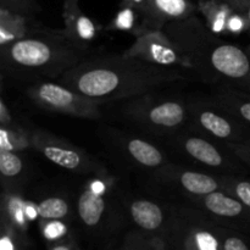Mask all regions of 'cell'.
<instances>
[{"label": "cell", "mask_w": 250, "mask_h": 250, "mask_svg": "<svg viewBox=\"0 0 250 250\" xmlns=\"http://www.w3.org/2000/svg\"><path fill=\"white\" fill-rule=\"evenodd\" d=\"M182 67L154 65L125 54L92 56L63 73L59 82L99 102L131 99L164 85L197 78Z\"/></svg>", "instance_id": "1"}, {"label": "cell", "mask_w": 250, "mask_h": 250, "mask_svg": "<svg viewBox=\"0 0 250 250\" xmlns=\"http://www.w3.org/2000/svg\"><path fill=\"white\" fill-rule=\"evenodd\" d=\"M164 31L183 48L203 81L246 90L250 85V56L238 45L217 38L195 17L173 21Z\"/></svg>", "instance_id": "2"}, {"label": "cell", "mask_w": 250, "mask_h": 250, "mask_svg": "<svg viewBox=\"0 0 250 250\" xmlns=\"http://www.w3.org/2000/svg\"><path fill=\"white\" fill-rule=\"evenodd\" d=\"M0 46L2 73L33 83L60 78L78 63L92 58L89 48L68 38L63 29H46Z\"/></svg>", "instance_id": "3"}, {"label": "cell", "mask_w": 250, "mask_h": 250, "mask_svg": "<svg viewBox=\"0 0 250 250\" xmlns=\"http://www.w3.org/2000/svg\"><path fill=\"white\" fill-rule=\"evenodd\" d=\"M126 119L156 136L171 137L186 129L189 121L188 102L154 95L153 92L131 98L125 105Z\"/></svg>", "instance_id": "4"}, {"label": "cell", "mask_w": 250, "mask_h": 250, "mask_svg": "<svg viewBox=\"0 0 250 250\" xmlns=\"http://www.w3.org/2000/svg\"><path fill=\"white\" fill-rule=\"evenodd\" d=\"M188 128L224 146H233L250 136V127L239 121L214 98L188 102Z\"/></svg>", "instance_id": "5"}, {"label": "cell", "mask_w": 250, "mask_h": 250, "mask_svg": "<svg viewBox=\"0 0 250 250\" xmlns=\"http://www.w3.org/2000/svg\"><path fill=\"white\" fill-rule=\"evenodd\" d=\"M168 138L180 153L193 163L212 170L215 175L239 176L246 175L249 171L231 149L192 129H183Z\"/></svg>", "instance_id": "6"}, {"label": "cell", "mask_w": 250, "mask_h": 250, "mask_svg": "<svg viewBox=\"0 0 250 250\" xmlns=\"http://www.w3.org/2000/svg\"><path fill=\"white\" fill-rule=\"evenodd\" d=\"M26 94L45 111L85 120H99L104 103L81 94L62 83L39 81L29 84Z\"/></svg>", "instance_id": "7"}, {"label": "cell", "mask_w": 250, "mask_h": 250, "mask_svg": "<svg viewBox=\"0 0 250 250\" xmlns=\"http://www.w3.org/2000/svg\"><path fill=\"white\" fill-rule=\"evenodd\" d=\"M32 149L59 167L77 175H109L107 168L80 146L44 129L32 131Z\"/></svg>", "instance_id": "8"}, {"label": "cell", "mask_w": 250, "mask_h": 250, "mask_svg": "<svg viewBox=\"0 0 250 250\" xmlns=\"http://www.w3.org/2000/svg\"><path fill=\"white\" fill-rule=\"evenodd\" d=\"M124 54L154 65L193 71L192 62L182 46L164 29H149L139 34Z\"/></svg>", "instance_id": "9"}, {"label": "cell", "mask_w": 250, "mask_h": 250, "mask_svg": "<svg viewBox=\"0 0 250 250\" xmlns=\"http://www.w3.org/2000/svg\"><path fill=\"white\" fill-rule=\"evenodd\" d=\"M159 186H164L186 197H203L221 189L219 176L192 170L171 163L163 170L153 173Z\"/></svg>", "instance_id": "10"}, {"label": "cell", "mask_w": 250, "mask_h": 250, "mask_svg": "<svg viewBox=\"0 0 250 250\" xmlns=\"http://www.w3.org/2000/svg\"><path fill=\"white\" fill-rule=\"evenodd\" d=\"M115 193V183L109 175L95 176L89 185L81 190L77 197V212L83 224L88 227H95L100 224L107 212L110 200Z\"/></svg>", "instance_id": "11"}, {"label": "cell", "mask_w": 250, "mask_h": 250, "mask_svg": "<svg viewBox=\"0 0 250 250\" xmlns=\"http://www.w3.org/2000/svg\"><path fill=\"white\" fill-rule=\"evenodd\" d=\"M115 146L131 165L141 170L150 171L151 173L158 172L171 164L160 148L139 137L129 136L126 133H116Z\"/></svg>", "instance_id": "12"}, {"label": "cell", "mask_w": 250, "mask_h": 250, "mask_svg": "<svg viewBox=\"0 0 250 250\" xmlns=\"http://www.w3.org/2000/svg\"><path fill=\"white\" fill-rule=\"evenodd\" d=\"M186 199L214 219L250 224V208L222 189L203 197H186Z\"/></svg>", "instance_id": "13"}, {"label": "cell", "mask_w": 250, "mask_h": 250, "mask_svg": "<svg viewBox=\"0 0 250 250\" xmlns=\"http://www.w3.org/2000/svg\"><path fill=\"white\" fill-rule=\"evenodd\" d=\"M199 10L204 15L208 28L216 36L222 33L239 34L250 28L246 17L222 0L200 1Z\"/></svg>", "instance_id": "14"}, {"label": "cell", "mask_w": 250, "mask_h": 250, "mask_svg": "<svg viewBox=\"0 0 250 250\" xmlns=\"http://www.w3.org/2000/svg\"><path fill=\"white\" fill-rule=\"evenodd\" d=\"M63 32L68 38L80 45L88 48L97 38V24L82 12L78 0H63Z\"/></svg>", "instance_id": "15"}, {"label": "cell", "mask_w": 250, "mask_h": 250, "mask_svg": "<svg viewBox=\"0 0 250 250\" xmlns=\"http://www.w3.org/2000/svg\"><path fill=\"white\" fill-rule=\"evenodd\" d=\"M46 29L48 28L34 22L28 15L16 14L2 7L0 10V45L42 33Z\"/></svg>", "instance_id": "16"}, {"label": "cell", "mask_w": 250, "mask_h": 250, "mask_svg": "<svg viewBox=\"0 0 250 250\" xmlns=\"http://www.w3.org/2000/svg\"><path fill=\"white\" fill-rule=\"evenodd\" d=\"M128 211L137 226L146 231H156L165 222V208L156 200L146 197H132Z\"/></svg>", "instance_id": "17"}, {"label": "cell", "mask_w": 250, "mask_h": 250, "mask_svg": "<svg viewBox=\"0 0 250 250\" xmlns=\"http://www.w3.org/2000/svg\"><path fill=\"white\" fill-rule=\"evenodd\" d=\"M149 5L154 29H163L170 22L192 17L195 11L189 0H149Z\"/></svg>", "instance_id": "18"}, {"label": "cell", "mask_w": 250, "mask_h": 250, "mask_svg": "<svg viewBox=\"0 0 250 250\" xmlns=\"http://www.w3.org/2000/svg\"><path fill=\"white\" fill-rule=\"evenodd\" d=\"M214 100L236 119L250 127V92L248 90L221 85L215 92Z\"/></svg>", "instance_id": "19"}, {"label": "cell", "mask_w": 250, "mask_h": 250, "mask_svg": "<svg viewBox=\"0 0 250 250\" xmlns=\"http://www.w3.org/2000/svg\"><path fill=\"white\" fill-rule=\"evenodd\" d=\"M32 131L22 127L21 125L12 124L1 125L0 131V149L21 151L32 149Z\"/></svg>", "instance_id": "20"}, {"label": "cell", "mask_w": 250, "mask_h": 250, "mask_svg": "<svg viewBox=\"0 0 250 250\" xmlns=\"http://www.w3.org/2000/svg\"><path fill=\"white\" fill-rule=\"evenodd\" d=\"M33 207L37 216L49 221H60L70 214V204L61 195H49Z\"/></svg>", "instance_id": "21"}, {"label": "cell", "mask_w": 250, "mask_h": 250, "mask_svg": "<svg viewBox=\"0 0 250 250\" xmlns=\"http://www.w3.org/2000/svg\"><path fill=\"white\" fill-rule=\"evenodd\" d=\"M221 189L250 208V178L246 175H217Z\"/></svg>", "instance_id": "22"}, {"label": "cell", "mask_w": 250, "mask_h": 250, "mask_svg": "<svg viewBox=\"0 0 250 250\" xmlns=\"http://www.w3.org/2000/svg\"><path fill=\"white\" fill-rule=\"evenodd\" d=\"M24 161L20 153L0 149V173L4 182L16 181L23 175Z\"/></svg>", "instance_id": "23"}, {"label": "cell", "mask_w": 250, "mask_h": 250, "mask_svg": "<svg viewBox=\"0 0 250 250\" xmlns=\"http://www.w3.org/2000/svg\"><path fill=\"white\" fill-rule=\"evenodd\" d=\"M1 7L16 14L28 15V16L38 11V6L34 0H1Z\"/></svg>", "instance_id": "24"}, {"label": "cell", "mask_w": 250, "mask_h": 250, "mask_svg": "<svg viewBox=\"0 0 250 250\" xmlns=\"http://www.w3.org/2000/svg\"><path fill=\"white\" fill-rule=\"evenodd\" d=\"M198 250H219V241L214 233L200 229L197 234Z\"/></svg>", "instance_id": "25"}, {"label": "cell", "mask_w": 250, "mask_h": 250, "mask_svg": "<svg viewBox=\"0 0 250 250\" xmlns=\"http://www.w3.org/2000/svg\"><path fill=\"white\" fill-rule=\"evenodd\" d=\"M234 153V155L249 168L250 171V136L244 142L239 144H233V146H227Z\"/></svg>", "instance_id": "26"}, {"label": "cell", "mask_w": 250, "mask_h": 250, "mask_svg": "<svg viewBox=\"0 0 250 250\" xmlns=\"http://www.w3.org/2000/svg\"><path fill=\"white\" fill-rule=\"evenodd\" d=\"M124 1L127 6L132 7L134 11H138L141 14H143L146 16V19L151 23V12L149 0H124ZM151 27H153V24H151Z\"/></svg>", "instance_id": "27"}, {"label": "cell", "mask_w": 250, "mask_h": 250, "mask_svg": "<svg viewBox=\"0 0 250 250\" xmlns=\"http://www.w3.org/2000/svg\"><path fill=\"white\" fill-rule=\"evenodd\" d=\"M222 1L229 4L232 9L246 17L250 24V0H222Z\"/></svg>", "instance_id": "28"}, {"label": "cell", "mask_w": 250, "mask_h": 250, "mask_svg": "<svg viewBox=\"0 0 250 250\" xmlns=\"http://www.w3.org/2000/svg\"><path fill=\"white\" fill-rule=\"evenodd\" d=\"M225 250H249L246 242L236 236H229L225 239Z\"/></svg>", "instance_id": "29"}, {"label": "cell", "mask_w": 250, "mask_h": 250, "mask_svg": "<svg viewBox=\"0 0 250 250\" xmlns=\"http://www.w3.org/2000/svg\"><path fill=\"white\" fill-rule=\"evenodd\" d=\"M63 232H65L63 225L60 224L59 221H53L51 224H49L48 226H46L44 234H45V237L48 239H55L58 238V237H60Z\"/></svg>", "instance_id": "30"}, {"label": "cell", "mask_w": 250, "mask_h": 250, "mask_svg": "<svg viewBox=\"0 0 250 250\" xmlns=\"http://www.w3.org/2000/svg\"><path fill=\"white\" fill-rule=\"evenodd\" d=\"M0 250H14L11 241L7 237H4L0 242Z\"/></svg>", "instance_id": "31"}, {"label": "cell", "mask_w": 250, "mask_h": 250, "mask_svg": "<svg viewBox=\"0 0 250 250\" xmlns=\"http://www.w3.org/2000/svg\"><path fill=\"white\" fill-rule=\"evenodd\" d=\"M53 250H70L67 248V247H56V248H54Z\"/></svg>", "instance_id": "32"}, {"label": "cell", "mask_w": 250, "mask_h": 250, "mask_svg": "<svg viewBox=\"0 0 250 250\" xmlns=\"http://www.w3.org/2000/svg\"><path fill=\"white\" fill-rule=\"evenodd\" d=\"M247 53H248L249 56H250V44L248 45V48H247Z\"/></svg>", "instance_id": "33"}, {"label": "cell", "mask_w": 250, "mask_h": 250, "mask_svg": "<svg viewBox=\"0 0 250 250\" xmlns=\"http://www.w3.org/2000/svg\"><path fill=\"white\" fill-rule=\"evenodd\" d=\"M246 90H248V92H250V85H249V87L248 88H247V89Z\"/></svg>", "instance_id": "34"}]
</instances>
